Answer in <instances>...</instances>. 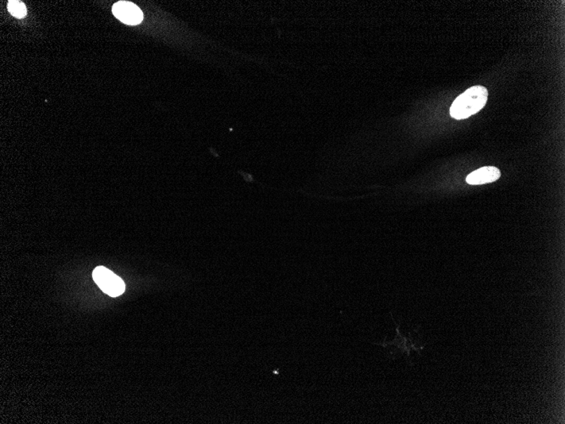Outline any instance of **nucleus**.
Here are the masks:
<instances>
[{
    "label": "nucleus",
    "instance_id": "nucleus-3",
    "mask_svg": "<svg viewBox=\"0 0 565 424\" xmlns=\"http://www.w3.org/2000/svg\"><path fill=\"white\" fill-rule=\"evenodd\" d=\"M92 277L95 283L101 290L112 298H116L123 294L126 290V285L118 275L103 266L96 267Z\"/></svg>",
    "mask_w": 565,
    "mask_h": 424
},
{
    "label": "nucleus",
    "instance_id": "nucleus-1",
    "mask_svg": "<svg viewBox=\"0 0 565 424\" xmlns=\"http://www.w3.org/2000/svg\"><path fill=\"white\" fill-rule=\"evenodd\" d=\"M394 325H396V337L392 341H387V337L382 342H373L371 344L380 346L387 350H389L388 357L391 360H396L404 355L408 357L409 364L413 366L414 364L412 361V353L416 352L418 354L421 355V352L425 349V344L421 343L419 334L421 325L416 328L413 332L409 333V337H405L404 334L400 332V322L397 323L396 320L393 318L391 314Z\"/></svg>",
    "mask_w": 565,
    "mask_h": 424
},
{
    "label": "nucleus",
    "instance_id": "nucleus-5",
    "mask_svg": "<svg viewBox=\"0 0 565 424\" xmlns=\"http://www.w3.org/2000/svg\"><path fill=\"white\" fill-rule=\"evenodd\" d=\"M501 176V172L496 167H487L477 169L466 177V183L472 186L494 183Z\"/></svg>",
    "mask_w": 565,
    "mask_h": 424
},
{
    "label": "nucleus",
    "instance_id": "nucleus-4",
    "mask_svg": "<svg viewBox=\"0 0 565 424\" xmlns=\"http://www.w3.org/2000/svg\"><path fill=\"white\" fill-rule=\"evenodd\" d=\"M113 13L116 18L127 25H138L143 20V13L140 8L130 2L116 3L113 6Z\"/></svg>",
    "mask_w": 565,
    "mask_h": 424
},
{
    "label": "nucleus",
    "instance_id": "nucleus-6",
    "mask_svg": "<svg viewBox=\"0 0 565 424\" xmlns=\"http://www.w3.org/2000/svg\"><path fill=\"white\" fill-rule=\"evenodd\" d=\"M8 10L13 17L19 19L25 17L26 15V8L24 3L17 1V0H13L8 3Z\"/></svg>",
    "mask_w": 565,
    "mask_h": 424
},
{
    "label": "nucleus",
    "instance_id": "nucleus-2",
    "mask_svg": "<svg viewBox=\"0 0 565 424\" xmlns=\"http://www.w3.org/2000/svg\"><path fill=\"white\" fill-rule=\"evenodd\" d=\"M489 91L482 86H474L456 98L450 108V115L456 119H467L478 113L486 105Z\"/></svg>",
    "mask_w": 565,
    "mask_h": 424
}]
</instances>
